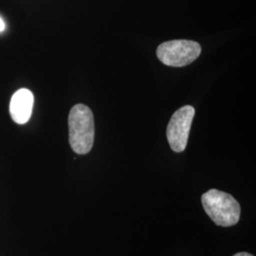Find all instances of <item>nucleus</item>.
Returning <instances> with one entry per match:
<instances>
[{
	"mask_svg": "<svg viewBox=\"0 0 256 256\" xmlns=\"http://www.w3.org/2000/svg\"><path fill=\"white\" fill-rule=\"evenodd\" d=\"M202 202L205 212L218 226L232 227L238 224L241 208L232 194L210 189L202 194Z\"/></svg>",
	"mask_w": 256,
	"mask_h": 256,
	"instance_id": "2",
	"label": "nucleus"
},
{
	"mask_svg": "<svg viewBox=\"0 0 256 256\" xmlns=\"http://www.w3.org/2000/svg\"><path fill=\"white\" fill-rule=\"evenodd\" d=\"M234 256H254L248 252H238L236 254H234Z\"/></svg>",
	"mask_w": 256,
	"mask_h": 256,
	"instance_id": "7",
	"label": "nucleus"
},
{
	"mask_svg": "<svg viewBox=\"0 0 256 256\" xmlns=\"http://www.w3.org/2000/svg\"><path fill=\"white\" fill-rule=\"evenodd\" d=\"M4 30H5V23H4V21L2 20V18H0V32H2Z\"/></svg>",
	"mask_w": 256,
	"mask_h": 256,
	"instance_id": "6",
	"label": "nucleus"
},
{
	"mask_svg": "<svg viewBox=\"0 0 256 256\" xmlns=\"http://www.w3.org/2000/svg\"><path fill=\"white\" fill-rule=\"evenodd\" d=\"M70 144L78 155L88 154L94 142V118L90 108L82 104L74 106L68 116Z\"/></svg>",
	"mask_w": 256,
	"mask_h": 256,
	"instance_id": "1",
	"label": "nucleus"
},
{
	"mask_svg": "<svg viewBox=\"0 0 256 256\" xmlns=\"http://www.w3.org/2000/svg\"><path fill=\"white\" fill-rule=\"evenodd\" d=\"M202 54V46L191 40H172L158 46L156 56L162 63L174 68L192 63Z\"/></svg>",
	"mask_w": 256,
	"mask_h": 256,
	"instance_id": "3",
	"label": "nucleus"
},
{
	"mask_svg": "<svg viewBox=\"0 0 256 256\" xmlns=\"http://www.w3.org/2000/svg\"><path fill=\"white\" fill-rule=\"evenodd\" d=\"M194 113L196 111L192 106H184L176 110L170 120L166 134L168 142L174 152H183L187 146Z\"/></svg>",
	"mask_w": 256,
	"mask_h": 256,
	"instance_id": "4",
	"label": "nucleus"
},
{
	"mask_svg": "<svg viewBox=\"0 0 256 256\" xmlns=\"http://www.w3.org/2000/svg\"><path fill=\"white\" fill-rule=\"evenodd\" d=\"M34 94L26 88L19 90L12 95L10 104L12 119L18 124H25L30 118L34 106Z\"/></svg>",
	"mask_w": 256,
	"mask_h": 256,
	"instance_id": "5",
	"label": "nucleus"
}]
</instances>
